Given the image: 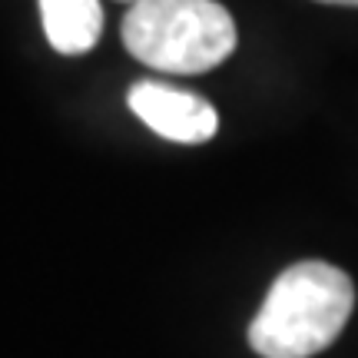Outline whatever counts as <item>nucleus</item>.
<instances>
[{
	"mask_svg": "<svg viewBox=\"0 0 358 358\" xmlns=\"http://www.w3.org/2000/svg\"><path fill=\"white\" fill-rule=\"evenodd\" d=\"M355 308V285L338 266L295 262L275 275L256 319L249 345L262 358H312L342 335Z\"/></svg>",
	"mask_w": 358,
	"mask_h": 358,
	"instance_id": "1",
	"label": "nucleus"
},
{
	"mask_svg": "<svg viewBox=\"0 0 358 358\" xmlns=\"http://www.w3.org/2000/svg\"><path fill=\"white\" fill-rule=\"evenodd\" d=\"M133 60L159 73L196 77L236 50V20L219 0H136L120 24Z\"/></svg>",
	"mask_w": 358,
	"mask_h": 358,
	"instance_id": "2",
	"label": "nucleus"
},
{
	"mask_svg": "<svg viewBox=\"0 0 358 358\" xmlns=\"http://www.w3.org/2000/svg\"><path fill=\"white\" fill-rule=\"evenodd\" d=\"M127 103L136 113V120L146 123L163 140L196 146V143H209L219 129V116L213 103L206 96L186 93V90L140 80L129 87Z\"/></svg>",
	"mask_w": 358,
	"mask_h": 358,
	"instance_id": "3",
	"label": "nucleus"
},
{
	"mask_svg": "<svg viewBox=\"0 0 358 358\" xmlns=\"http://www.w3.org/2000/svg\"><path fill=\"white\" fill-rule=\"evenodd\" d=\"M43 34L57 53L80 57L100 43L103 7L100 0H37Z\"/></svg>",
	"mask_w": 358,
	"mask_h": 358,
	"instance_id": "4",
	"label": "nucleus"
},
{
	"mask_svg": "<svg viewBox=\"0 0 358 358\" xmlns=\"http://www.w3.org/2000/svg\"><path fill=\"white\" fill-rule=\"evenodd\" d=\"M319 3H338V7H358V0H319Z\"/></svg>",
	"mask_w": 358,
	"mask_h": 358,
	"instance_id": "5",
	"label": "nucleus"
},
{
	"mask_svg": "<svg viewBox=\"0 0 358 358\" xmlns=\"http://www.w3.org/2000/svg\"><path fill=\"white\" fill-rule=\"evenodd\" d=\"M116 3H136V0H116Z\"/></svg>",
	"mask_w": 358,
	"mask_h": 358,
	"instance_id": "6",
	"label": "nucleus"
}]
</instances>
